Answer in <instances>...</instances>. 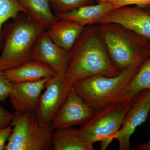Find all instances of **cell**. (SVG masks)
Instances as JSON below:
<instances>
[{
  "instance_id": "12",
  "label": "cell",
  "mask_w": 150,
  "mask_h": 150,
  "mask_svg": "<svg viewBox=\"0 0 150 150\" xmlns=\"http://www.w3.org/2000/svg\"><path fill=\"white\" fill-rule=\"evenodd\" d=\"M51 78H43L33 81L13 83L8 98L15 112H36L41 93Z\"/></svg>"
},
{
  "instance_id": "5",
  "label": "cell",
  "mask_w": 150,
  "mask_h": 150,
  "mask_svg": "<svg viewBox=\"0 0 150 150\" xmlns=\"http://www.w3.org/2000/svg\"><path fill=\"white\" fill-rule=\"evenodd\" d=\"M13 131L5 150H52L54 129L40 125L36 112H15Z\"/></svg>"
},
{
  "instance_id": "7",
  "label": "cell",
  "mask_w": 150,
  "mask_h": 150,
  "mask_svg": "<svg viewBox=\"0 0 150 150\" xmlns=\"http://www.w3.org/2000/svg\"><path fill=\"white\" fill-rule=\"evenodd\" d=\"M64 76L55 75L46 84L45 91L41 95L36 113L40 125L51 126L52 121L69 93L72 90Z\"/></svg>"
},
{
  "instance_id": "24",
  "label": "cell",
  "mask_w": 150,
  "mask_h": 150,
  "mask_svg": "<svg viewBox=\"0 0 150 150\" xmlns=\"http://www.w3.org/2000/svg\"><path fill=\"white\" fill-rule=\"evenodd\" d=\"M12 131V126L11 125L4 129H0V150L5 149L6 142L8 141Z\"/></svg>"
},
{
  "instance_id": "21",
  "label": "cell",
  "mask_w": 150,
  "mask_h": 150,
  "mask_svg": "<svg viewBox=\"0 0 150 150\" xmlns=\"http://www.w3.org/2000/svg\"><path fill=\"white\" fill-rule=\"evenodd\" d=\"M13 83L6 78L0 69V102H4L8 98L12 88Z\"/></svg>"
},
{
  "instance_id": "25",
  "label": "cell",
  "mask_w": 150,
  "mask_h": 150,
  "mask_svg": "<svg viewBox=\"0 0 150 150\" xmlns=\"http://www.w3.org/2000/svg\"><path fill=\"white\" fill-rule=\"evenodd\" d=\"M134 149L137 150H150V139L147 142L139 144Z\"/></svg>"
},
{
  "instance_id": "1",
  "label": "cell",
  "mask_w": 150,
  "mask_h": 150,
  "mask_svg": "<svg viewBox=\"0 0 150 150\" xmlns=\"http://www.w3.org/2000/svg\"><path fill=\"white\" fill-rule=\"evenodd\" d=\"M69 54V64L64 77L73 86L92 76L113 77L121 71L112 62L98 29V25H86Z\"/></svg>"
},
{
  "instance_id": "14",
  "label": "cell",
  "mask_w": 150,
  "mask_h": 150,
  "mask_svg": "<svg viewBox=\"0 0 150 150\" xmlns=\"http://www.w3.org/2000/svg\"><path fill=\"white\" fill-rule=\"evenodd\" d=\"M114 9L112 3L107 1L98 3L96 5L82 6L64 13H56L58 19H65L76 22L86 26L96 24L97 23Z\"/></svg>"
},
{
  "instance_id": "22",
  "label": "cell",
  "mask_w": 150,
  "mask_h": 150,
  "mask_svg": "<svg viewBox=\"0 0 150 150\" xmlns=\"http://www.w3.org/2000/svg\"><path fill=\"white\" fill-rule=\"evenodd\" d=\"M103 1L112 3L114 9L132 5H135L141 7H144L150 5V0H103Z\"/></svg>"
},
{
  "instance_id": "9",
  "label": "cell",
  "mask_w": 150,
  "mask_h": 150,
  "mask_svg": "<svg viewBox=\"0 0 150 150\" xmlns=\"http://www.w3.org/2000/svg\"><path fill=\"white\" fill-rule=\"evenodd\" d=\"M150 111V89L145 90L134 98L124 117L123 124L115 138L119 144L118 150L131 149V136L137 127L146 121Z\"/></svg>"
},
{
  "instance_id": "20",
  "label": "cell",
  "mask_w": 150,
  "mask_h": 150,
  "mask_svg": "<svg viewBox=\"0 0 150 150\" xmlns=\"http://www.w3.org/2000/svg\"><path fill=\"white\" fill-rule=\"evenodd\" d=\"M92 0H48L55 14L70 11L80 7L88 5Z\"/></svg>"
},
{
  "instance_id": "10",
  "label": "cell",
  "mask_w": 150,
  "mask_h": 150,
  "mask_svg": "<svg viewBox=\"0 0 150 150\" xmlns=\"http://www.w3.org/2000/svg\"><path fill=\"white\" fill-rule=\"evenodd\" d=\"M114 23L120 25L144 38L150 43V14L137 6L114 9L96 24Z\"/></svg>"
},
{
  "instance_id": "2",
  "label": "cell",
  "mask_w": 150,
  "mask_h": 150,
  "mask_svg": "<svg viewBox=\"0 0 150 150\" xmlns=\"http://www.w3.org/2000/svg\"><path fill=\"white\" fill-rule=\"evenodd\" d=\"M139 67L129 68L113 77L92 76L76 82L72 89L98 112L112 105L132 100L129 84Z\"/></svg>"
},
{
  "instance_id": "18",
  "label": "cell",
  "mask_w": 150,
  "mask_h": 150,
  "mask_svg": "<svg viewBox=\"0 0 150 150\" xmlns=\"http://www.w3.org/2000/svg\"><path fill=\"white\" fill-rule=\"evenodd\" d=\"M147 89H150V56L141 65L129 84V98L133 100L140 92Z\"/></svg>"
},
{
  "instance_id": "4",
  "label": "cell",
  "mask_w": 150,
  "mask_h": 150,
  "mask_svg": "<svg viewBox=\"0 0 150 150\" xmlns=\"http://www.w3.org/2000/svg\"><path fill=\"white\" fill-rule=\"evenodd\" d=\"M100 33L110 58L121 71L139 67L150 56V43L120 25H98Z\"/></svg>"
},
{
  "instance_id": "3",
  "label": "cell",
  "mask_w": 150,
  "mask_h": 150,
  "mask_svg": "<svg viewBox=\"0 0 150 150\" xmlns=\"http://www.w3.org/2000/svg\"><path fill=\"white\" fill-rule=\"evenodd\" d=\"M13 21L4 25L0 69L15 68L30 60L38 38L46 29L42 25L21 13Z\"/></svg>"
},
{
  "instance_id": "15",
  "label": "cell",
  "mask_w": 150,
  "mask_h": 150,
  "mask_svg": "<svg viewBox=\"0 0 150 150\" xmlns=\"http://www.w3.org/2000/svg\"><path fill=\"white\" fill-rule=\"evenodd\" d=\"M85 27L76 22L59 19L46 31L54 43L69 52Z\"/></svg>"
},
{
  "instance_id": "23",
  "label": "cell",
  "mask_w": 150,
  "mask_h": 150,
  "mask_svg": "<svg viewBox=\"0 0 150 150\" xmlns=\"http://www.w3.org/2000/svg\"><path fill=\"white\" fill-rule=\"evenodd\" d=\"M14 118V113L6 110L0 106V129H4L11 125Z\"/></svg>"
},
{
  "instance_id": "11",
  "label": "cell",
  "mask_w": 150,
  "mask_h": 150,
  "mask_svg": "<svg viewBox=\"0 0 150 150\" xmlns=\"http://www.w3.org/2000/svg\"><path fill=\"white\" fill-rule=\"evenodd\" d=\"M30 60L43 63L54 70L56 75L64 76L69 64V54L51 40L46 30L35 41Z\"/></svg>"
},
{
  "instance_id": "8",
  "label": "cell",
  "mask_w": 150,
  "mask_h": 150,
  "mask_svg": "<svg viewBox=\"0 0 150 150\" xmlns=\"http://www.w3.org/2000/svg\"><path fill=\"white\" fill-rule=\"evenodd\" d=\"M96 112L72 89L70 91L51 126L54 130L84 125L91 120Z\"/></svg>"
},
{
  "instance_id": "27",
  "label": "cell",
  "mask_w": 150,
  "mask_h": 150,
  "mask_svg": "<svg viewBox=\"0 0 150 150\" xmlns=\"http://www.w3.org/2000/svg\"><path fill=\"white\" fill-rule=\"evenodd\" d=\"M93 1H96L98 3H100L101 2H103V0H93Z\"/></svg>"
},
{
  "instance_id": "6",
  "label": "cell",
  "mask_w": 150,
  "mask_h": 150,
  "mask_svg": "<svg viewBox=\"0 0 150 150\" xmlns=\"http://www.w3.org/2000/svg\"><path fill=\"white\" fill-rule=\"evenodd\" d=\"M132 102L133 100L112 105L96 112L90 121L76 130L78 137L93 144L100 142L101 150H106L116 138Z\"/></svg>"
},
{
  "instance_id": "26",
  "label": "cell",
  "mask_w": 150,
  "mask_h": 150,
  "mask_svg": "<svg viewBox=\"0 0 150 150\" xmlns=\"http://www.w3.org/2000/svg\"><path fill=\"white\" fill-rule=\"evenodd\" d=\"M143 8H144L146 11L148 13H149L150 14V5H149L146 6L144 7Z\"/></svg>"
},
{
  "instance_id": "16",
  "label": "cell",
  "mask_w": 150,
  "mask_h": 150,
  "mask_svg": "<svg viewBox=\"0 0 150 150\" xmlns=\"http://www.w3.org/2000/svg\"><path fill=\"white\" fill-rule=\"evenodd\" d=\"M53 150H94L93 144L86 143L78 137L72 128L54 130L52 137Z\"/></svg>"
},
{
  "instance_id": "17",
  "label": "cell",
  "mask_w": 150,
  "mask_h": 150,
  "mask_svg": "<svg viewBox=\"0 0 150 150\" xmlns=\"http://www.w3.org/2000/svg\"><path fill=\"white\" fill-rule=\"evenodd\" d=\"M27 11L28 17L47 30L58 20L53 14L48 0H18Z\"/></svg>"
},
{
  "instance_id": "19",
  "label": "cell",
  "mask_w": 150,
  "mask_h": 150,
  "mask_svg": "<svg viewBox=\"0 0 150 150\" xmlns=\"http://www.w3.org/2000/svg\"><path fill=\"white\" fill-rule=\"evenodd\" d=\"M21 13L27 15V11L18 0H0V51L3 48L4 25L8 20L15 18Z\"/></svg>"
},
{
  "instance_id": "13",
  "label": "cell",
  "mask_w": 150,
  "mask_h": 150,
  "mask_svg": "<svg viewBox=\"0 0 150 150\" xmlns=\"http://www.w3.org/2000/svg\"><path fill=\"white\" fill-rule=\"evenodd\" d=\"M3 73L12 83L33 81L56 75L54 70L47 65L33 60L15 68L5 70Z\"/></svg>"
}]
</instances>
